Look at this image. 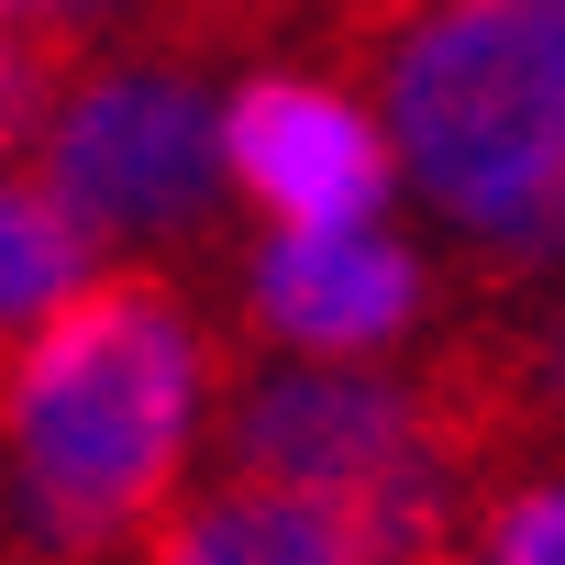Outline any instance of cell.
<instances>
[{"label": "cell", "instance_id": "13", "mask_svg": "<svg viewBox=\"0 0 565 565\" xmlns=\"http://www.w3.org/2000/svg\"><path fill=\"white\" fill-rule=\"evenodd\" d=\"M0 565H78V554H45V543H23V554H0Z\"/></svg>", "mask_w": 565, "mask_h": 565}, {"label": "cell", "instance_id": "4", "mask_svg": "<svg viewBox=\"0 0 565 565\" xmlns=\"http://www.w3.org/2000/svg\"><path fill=\"white\" fill-rule=\"evenodd\" d=\"M222 156L233 189L277 222H377L388 200V134L344 78H300V67L244 78L222 100Z\"/></svg>", "mask_w": 565, "mask_h": 565}, {"label": "cell", "instance_id": "2", "mask_svg": "<svg viewBox=\"0 0 565 565\" xmlns=\"http://www.w3.org/2000/svg\"><path fill=\"white\" fill-rule=\"evenodd\" d=\"M355 89L499 289L565 266V0H411Z\"/></svg>", "mask_w": 565, "mask_h": 565}, {"label": "cell", "instance_id": "12", "mask_svg": "<svg viewBox=\"0 0 565 565\" xmlns=\"http://www.w3.org/2000/svg\"><path fill=\"white\" fill-rule=\"evenodd\" d=\"M422 565H499V554H488V532H466V543H444V554H422Z\"/></svg>", "mask_w": 565, "mask_h": 565}, {"label": "cell", "instance_id": "7", "mask_svg": "<svg viewBox=\"0 0 565 565\" xmlns=\"http://www.w3.org/2000/svg\"><path fill=\"white\" fill-rule=\"evenodd\" d=\"M411 0H145L134 45L156 56H244V45H311L322 78H366V56L388 45V23Z\"/></svg>", "mask_w": 565, "mask_h": 565}, {"label": "cell", "instance_id": "3", "mask_svg": "<svg viewBox=\"0 0 565 565\" xmlns=\"http://www.w3.org/2000/svg\"><path fill=\"white\" fill-rule=\"evenodd\" d=\"M34 167L56 178V200L100 244H200L222 222V189H233L222 100H200L189 56H156V45L89 56L67 78Z\"/></svg>", "mask_w": 565, "mask_h": 565}, {"label": "cell", "instance_id": "11", "mask_svg": "<svg viewBox=\"0 0 565 565\" xmlns=\"http://www.w3.org/2000/svg\"><path fill=\"white\" fill-rule=\"evenodd\" d=\"M111 23H145V0H0V34L56 45V56H100Z\"/></svg>", "mask_w": 565, "mask_h": 565}, {"label": "cell", "instance_id": "5", "mask_svg": "<svg viewBox=\"0 0 565 565\" xmlns=\"http://www.w3.org/2000/svg\"><path fill=\"white\" fill-rule=\"evenodd\" d=\"M244 322L289 355H377L422 322V255L377 222H289L244 255Z\"/></svg>", "mask_w": 565, "mask_h": 565}, {"label": "cell", "instance_id": "10", "mask_svg": "<svg viewBox=\"0 0 565 565\" xmlns=\"http://www.w3.org/2000/svg\"><path fill=\"white\" fill-rule=\"evenodd\" d=\"M488 554H499V565H565V466L510 477V488L488 499Z\"/></svg>", "mask_w": 565, "mask_h": 565}, {"label": "cell", "instance_id": "9", "mask_svg": "<svg viewBox=\"0 0 565 565\" xmlns=\"http://www.w3.org/2000/svg\"><path fill=\"white\" fill-rule=\"evenodd\" d=\"M78 67L89 56H56V45L0 34V167H34V145H45V122H56V100H67Z\"/></svg>", "mask_w": 565, "mask_h": 565}, {"label": "cell", "instance_id": "6", "mask_svg": "<svg viewBox=\"0 0 565 565\" xmlns=\"http://www.w3.org/2000/svg\"><path fill=\"white\" fill-rule=\"evenodd\" d=\"M134 565H377V554H366L355 521H333L322 499L222 477V488H189V499L134 543Z\"/></svg>", "mask_w": 565, "mask_h": 565}, {"label": "cell", "instance_id": "1", "mask_svg": "<svg viewBox=\"0 0 565 565\" xmlns=\"http://www.w3.org/2000/svg\"><path fill=\"white\" fill-rule=\"evenodd\" d=\"M233 388V344L189 311L167 266H100L89 289L0 355V466L45 554L134 565L189 499V444Z\"/></svg>", "mask_w": 565, "mask_h": 565}, {"label": "cell", "instance_id": "8", "mask_svg": "<svg viewBox=\"0 0 565 565\" xmlns=\"http://www.w3.org/2000/svg\"><path fill=\"white\" fill-rule=\"evenodd\" d=\"M89 277H100V233L56 200V178L45 167H0V355L34 322H56Z\"/></svg>", "mask_w": 565, "mask_h": 565}]
</instances>
